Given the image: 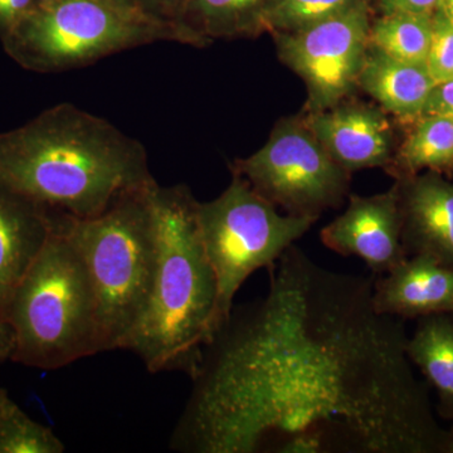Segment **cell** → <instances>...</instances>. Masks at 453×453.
<instances>
[{
	"instance_id": "f546056e",
	"label": "cell",
	"mask_w": 453,
	"mask_h": 453,
	"mask_svg": "<svg viewBox=\"0 0 453 453\" xmlns=\"http://www.w3.org/2000/svg\"><path fill=\"white\" fill-rule=\"evenodd\" d=\"M440 9L453 22V0H441Z\"/></svg>"
},
{
	"instance_id": "d4e9b609",
	"label": "cell",
	"mask_w": 453,
	"mask_h": 453,
	"mask_svg": "<svg viewBox=\"0 0 453 453\" xmlns=\"http://www.w3.org/2000/svg\"><path fill=\"white\" fill-rule=\"evenodd\" d=\"M440 115L453 120V79L436 83L427 101L422 116ZM421 116V118H422Z\"/></svg>"
},
{
	"instance_id": "3957f363",
	"label": "cell",
	"mask_w": 453,
	"mask_h": 453,
	"mask_svg": "<svg viewBox=\"0 0 453 453\" xmlns=\"http://www.w3.org/2000/svg\"><path fill=\"white\" fill-rule=\"evenodd\" d=\"M157 219V264L144 312L121 349L150 372L195 377L205 349L219 334L216 275L203 247L196 204L186 186L151 189Z\"/></svg>"
},
{
	"instance_id": "83f0119b",
	"label": "cell",
	"mask_w": 453,
	"mask_h": 453,
	"mask_svg": "<svg viewBox=\"0 0 453 453\" xmlns=\"http://www.w3.org/2000/svg\"><path fill=\"white\" fill-rule=\"evenodd\" d=\"M106 2L115 5V7L125 9V11L142 13L139 9V0H106Z\"/></svg>"
},
{
	"instance_id": "4fadbf2b",
	"label": "cell",
	"mask_w": 453,
	"mask_h": 453,
	"mask_svg": "<svg viewBox=\"0 0 453 453\" xmlns=\"http://www.w3.org/2000/svg\"><path fill=\"white\" fill-rule=\"evenodd\" d=\"M372 303L399 319L453 314V268L428 255H412L374 280Z\"/></svg>"
},
{
	"instance_id": "9c48e42d",
	"label": "cell",
	"mask_w": 453,
	"mask_h": 453,
	"mask_svg": "<svg viewBox=\"0 0 453 453\" xmlns=\"http://www.w3.org/2000/svg\"><path fill=\"white\" fill-rule=\"evenodd\" d=\"M371 3L294 32L275 33L280 59L308 88L310 112L339 105L357 86L371 32Z\"/></svg>"
},
{
	"instance_id": "44dd1931",
	"label": "cell",
	"mask_w": 453,
	"mask_h": 453,
	"mask_svg": "<svg viewBox=\"0 0 453 453\" xmlns=\"http://www.w3.org/2000/svg\"><path fill=\"white\" fill-rule=\"evenodd\" d=\"M65 445L55 432L35 422L16 403L0 423V453H62Z\"/></svg>"
},
{
	"instance_id": "ba28073f",
	"label": "cell",
	"mask_w": 453,
	"mask_h": 453,
	"mask_svg": "<svg viewBox=\"0 0 453 453\" xmlns=\"http://www.w3.org/2000/svg\"><path fill=\"white\" fill-rule=\"evenodd\" d=\"M232 170L288 214L316 219L342 204L350 177L299 118L277 122L266 144Z\"/></svg>"
},
{
	"instance_id": "4316f807",
	"label": "cell",
	"mask_w": 453,
	"mask_h": 453,
	"mask_svg": "<svg viewBox=\"0 0 453 453\" xmlns=\"http://www.w3.org/2000/svg\"><path fill=\"white\" fill-rule=\"evenodd\" d=\"M16 348L13 329L7 319L0 315V363L11 360Z\"/></svg>"
},
{
	"instance_id": "52a82bcc",
	"label": "cell",
	"mask_w": 453,
	"mask_h": 453,
	"mask_svg": "<svg viewBox=\"0 0 453 453\" xmlns=\"http://www.w3.org/2000/svg\"><path fill=\"white\" fill-rule=\"evenodd\" d=\"M196 220L219 288V333L231 318L244 281L259 268L273 266L316 222L312 217L282 216L237 174L216 199L198 202Z\"/></svg>"
},
{
	"instance_id": "ac0fdd59",
	"label": "cell",
	"mask_w": 453,
	"mask_h": 453,
	"mask_svg": "<svg viewBox=\"0 0 453 453\" xmlns=\"http://www.w3.org/2000/svg\"><path fill=\"white\" fill-rule=\"evenodd\" d=\"M402 178L423 169L441 172L453 168V120L440 115L419 118L418 125L396 155Z\"/></svg>"
},
{
	"instance_id": "7402d4cb",
	"label": "cell",
	"mask_w": 453,
	"mask_h": 453,
	"mask_svg": "<svg viewBox=\"0 0 453 453\" xmlns=\"http://www.w3.org/2000/svg\"><path fill=\"white\" fill-rule=\"evenodd\" d=\"M427 70L436 83L453 79V22L440 8L432 16Z\"/></svg>"
},
{
	"instance_id": "2e32d148",
	"label": "cell",
	"mask_w": 453,
	"mask_h": 453,
	"mask_svg": "<svg viewBox=\"0 0 453 453\" xmlns=\"http://www.w3.org/2000/svg\"><path fill=\"white\" fill-rule=\"evenodd\" d=\"M271 0H188L177 22L190 46L203 47L219 38L253 37Z\"/></svg>"
},
{
	"instance_id": "4dcf8cb0",
	"label": "cell",
	"mask_w": 453,
	"mask_h": 453,
	"mask_svg": "<svg viewBox=\"0 0 453 453\" xmlns=\"http://www.w3.org/2000/svg\"><path fill=\"white\" fill-rule=\"evenodd\" d=\"M442 452L453 453V429L451 432H446Z\"/></svg>"
},
{
	"instance_id": "484cf974",
	"label": "cell",
	"mask_w": 453,
	"mask_h": 453,
	"mask_svg": "<svg viewBox=\"0 0 453 453\" xmlns=\"http://www.w3.org/2000/svg\"><path fill=\"white\" fill-rule=\"evenodd\" d=\"M441 0H380L381 14L416 13L434 16Z\"/></svg>"
},
{
	"instance_id": "5bb4252c",
	"label": "cell",
	"mask_w": 453,
	"mask_h": 453,
	"mask_svg": "<svg viewBox=\"0 0 453 453\" xmlns=\"http://www.w3.org/2000/svg\"><path fill=\"white\" fill-rule=\"evenodd\" d=\"M55 226V211L0 180V315Z\"/></svg>"
},
{
	"instance_id": "30bf717a",
	"label": "cell",
	"mask_w": 453,
	"mask_h": 453,
	"mask_svg": "<svg viewBox=\"0 0 453 453\" xmlns=\"http://www.w3.org/2000/svg\"><path fill=\"white\" fill-rule=\"evenodd\" d=\"M320 240L339 255L363 259L374 275H386L408 257L398 186L380 195L349 196L347 210L321 229Z\"/></svg>"
},
{
	"instance_id": "8fae6325",
	"label": "cell",
	"mask_w": 453,
	"mask_h": 453,
	"mask_svg": "<svg viewBox=\"0 0 453 453\" xmlns=\"http://www.w3.org/2000/svg\"><path fill=\"white\" fill-rule=\"evenodd\" d=\"M330 157L347 170L378 168L392 162V129L375 107L339 105L303 119Z\"/></svg>"
},
{
	"instance_id": "7a4b0ae2",
	"label": "cell",
	"mask_w": 453,
	"mask_h": 453,
	"mask_svg": "<svg viewBox=\"0 0 453 453\" xmlns=\"http://www.w3.org/2000/svg\"><path fill=\"white\" fill-rule=\"evenodd\" d=\"M0 180L77 219L98 216L125 193L157 183L139 140L68 103L0 133Z\"/></svg>"
},
{
	"instance_id": "d6986e66",
	"label": "cell",
	"mask_w": 453,
	"mask_h": 453,
	"mask_svg": "<svg viewBox=\"0 0 453 453\" xmlns=\"http://www.w3.org/2000/svg\"><path fill=\"white\" fill-rule=\"evenodd\" d=\"M431 35L432 16L381 14L371 25L369 44L405 64L426 65Z\"/></svg>"
},
{
	"instance_id": "cb8c5ba5",
	"label": "cell",
	"mask_w": 453,
	"mask_h": 453,
	"mask_svg": "<svg viewBox=\"0 0 453 453\" xmlns=\"http://www.w3.org/2000/svg\"><path fill=\"white\" fill-rule=\"evenodd\" d=\"M37 9L35 0H0V40Z\"/></svg>"
},
{
	"instance_id": "6da1fadb",
	"label": "cell",
	"mask_w": 453,
	"mask_h": 453,
	"mask_svg": "<svg viewBox=\"0 0 453 453\" xmlns=\"http://www.w3.org/2000/svg\"><path fill=\"white\" fill-rule=\"evenodd\" d=\"M268 273L266 296L205 349L172 449L442 452L403 323L375 310L374 279L327 270L295 244Z\"/></svg>"
},
{
	"instance_id": "8992f818",
	"label": "cell",
	"mask_w": 453,
	"mask_h": 453,
	"mask_svg": "<svg viewBox=\"0 0 453 453\" xmlns=\"http://www.w3.org/2000/svg\"><path fill=\"white\" fill-rule=\"evenodd\" d=\"M0 42L17 65L38 73L74 70L155 42L188 44L177 27L106 0H58L38 7Z\"/></svg>"
},
{
	"instance_id": "603a6c76",
	"label": "cell",
	"mask_w": 453,
	"mask_h": 453,
	"mask_svg": "<svg viewBox=\"0 0 453 453\" xmlns=\"http://www.w3.org/2000/svg\"><path fill=\"white\" fill-rule=\"evenodd\" d=\"M187 2L188 0H139V9L150 19L177 27L179 16Z\"/></svg>"
},
{
	"instance_id": "9a60e30c",
	"label": "cell",
	"mask_w": 453,
	"mask_h": 453,
	"mask_svg": "<svg viewBox=\"0 0 453 453\" xmlns=\"http://www.w3.org/2000/svg\"><path fill=\"white\" fill-rule=\"evenodd\" d=\"M357 86L398 118H421L436 82L427 67L405 64L369 44Z\"/></svg>"
},
{
	"instance_id": "277c9868",
	"label": "cell",
	"mask_w": 453,
	"mask_h": 453,
	"mask_svg": "<svg viewBox=\"0 0 453 453\" xmlns=\"http://www.w3.org/2000/svg\"><path fill=\"white\" fill-rule=\"evenodd\" d=\"M16 348L12 359L56 371L103 353L96 294L85 262L56 223L5 309Z\"/></svg>"
},
{
	"instance_id": "e0dca14e",
	"label": "cell",
	"mask_w": 453,
	"mask_h": 453,
	"mask_svg": "<svg viewBox=\"0 0 453 453\" xmlns=\"http://www.w3.org/2000/svg\"><path fill=\"white\" fill-rule=\"evenodd\" d=\"M405 350L436 388L441 413L453 418V314L422 316Z\"/></svg>"
},
{
	"instance_id": "7c38bea8",
	"label": "cell",
	"mask_w": 453,
	"mask_h": 453,
	"mask_svg": "<svg viewBox=\"0 0 453 453\" xmlns=\"http://www.w3.org/2000/svg\"><path fill=\"white\" fill-rule=\"evenodd\" d=\"M407 256L428 255L453 268V183L434 173L396 183Z\"/></svg>"
},
{
	"instance_id": "1f68e13d",
	"label": "cell",
	"mask_w": 453,
	"mask_h": 453,
	"mask_svg": "<svg viewBox=\"0 0 453 453\" xmlns=\"http://www.w3.org/2000/svg\"><path fill=\"white\" fill-rule=\"evenodd\" d=\"M58 2V0H35L38 7H47V5L53 4V3Z\"/></svg>"
},
{
	"instance_id": "f1b7e54d",
	"label": "cell",
	"mask_w": 453,
	"mask_h": 453,
	"mask_svg": "<svg viewBox=\"0 0 453 453\" xmlns=\"http://www.w3.org/2000/svg\"><path fill=\"white\" fill-rule=\"evenodd\" d=\"M12 404H13V401H12L8 393L4 389H0V423H2L3 417L7 413Z\"/></svg>"
},
{
	"instance_id": "ffe728a7",
	"label": "cell",
	"mask_w": 453,
	"mask_h": 453,
	"mask_svg": "<svg viewBox=\"0 0 453 453\" xmlns=\"http://www.w3.org/2000/svg\"><path fill=\"white\" fill-rule=\"evenodd\" d=\"M365 0H271L262 19L264 32H294L338 16Z\"/></svg>"
},
{
	"instance_id": "5b68a950",
	"label": "cell",
	"mask_w": 453,
	"mask_h": 453,
	"mask_svg": "<svg viewBox=\"0 0 453 453\" xmlns=\"http://www.w3.org/2000/svg\"><path fill=\"white\" fill-rule=\"evenodd\" d=\"M155 184L125 193L89 219L56 211L57 226L76 247L91 277L104 351L121 349L150 296L157 264L150 195Z\"/></svg>"
}]
</instances>
